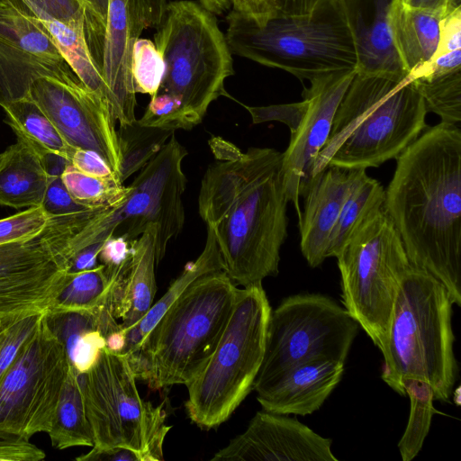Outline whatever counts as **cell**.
Returning a JSON list of instances; mask_svg holds the SVG:
<instances>
[{
	"label": "cell",
	"instance_id": "6f0895ef",
	"mask_svg": "<svg viewBox=\"0 0 461 461\" xmlns=\"http://www.w3.org/2000/svg\"><path fill=\"white\" fill-rule=\"evenodd\" d=\"M330 1L334 2V3H339V4L346 3V0H330Z\"/></svg>",
	"mask_w": 461,
	"mask_h": 461
},
{
	"label": "cell",
	"instance_id": "11a10c76",
	"mask_svg": "<svg viewBox=\"0 0 461 461\" xmlns=\"http://www.w3.org/2000/svg\"><path fill=\"white\" fill-rule=\"evenodd\" d=\"M461 8V0H447L445 16Z\"/></svg>",
	"mask_w": 461,
	"mask_h": 461
},
{
	"label": "cell",
	"instance_id": "7bdbcfd3",
	"mask_svg": "<svg viewBox=\"0 0 461 461\" xmlns=\"http://www.w3.org/2000/svg\"><path fill=\"white\" fill-rule=\"evenodd\" d=\"M41 205L50 215L68 214L88 210L73 200L63 184L61 175L50 176Z\"/></svg>",
	"mask_w": 461,
	"mask_h": 461
},
{
	"label": "cell",
	"instance_id": "7dc6e473",
	"mask_svg": "<svg viewBox=\"0 0 461 461\" xmlns=\"http://www.w3.org/2000/svg\"><path fill=\"white\" fill-rule=\"evenodd\" d=\"M44 458V451L29 440L0 439V461H40Z\"/></svg>",
	"mask_w": 461,
	"mask_h": 461
},
{
	"label": "cell",
	"instance_id": "83f0119b",
	"mask_svg": "<svg viewBox=\"0 0 461 461\" xmlns=\"http://www.w3.org/2000/svg\"><path fill=\"white\" fill-rule=\"evenodd\" d=\"M204 248L194 261L188 262L183 272L171 283L167 292L153 303L143 318L125 331V347L121 354L128 355L136 349L165 312L184 290L203 273L223 269L221 257L212 230L206 227Z\"/></svg>",
	"mask_w": 461,
	"mask_h": 461
},
{
	"label": "cell",
	"instance_id": "6da1fadb",
	"mask_svg": "<svg viewBox=\"0 0 461 461\" xmlns=\"http://www.w3.org/2000/svg\"><path fill=\"white\" fill-rule=\"evenodd\" d=\"M216 162L202 179L198 212L214 235L223 270L238 286L278 274L288 217L283 153L272 148L242 152L221 138L210 141Z\"/></svg>",
	"mask_w": 461,
	"mask_h": 461
},
{
	"label": "cell",
	"instance_id": "ffe728a7",
	"mask_svg": "<svg viewBox=\"0 0 461 461\" xmlns=\"http://www.w3.org/2000/svg\"><path fill=\"white\" fill-rule=\"evenodd\" d=\"M365 174L366 169L327 166L311 179L299 221L300 248L310 267H319L327 258L330 235L344 202Z\"/></svg>",
	"mask_w": 461,
	"mask_h": 461
},
{
	"label": "cell",
	"instance_id": "277c9868",
	"mask_svg": "<svg viewBox=\"0 0 461 461\" xmlns=\"http://www.w3.org/2000/svg\"><path fill=\"white\" fill-rule=\"evenodd\" d=\"M427 113L409 76L356 73L337 107L312 176L327 166L366 169L396 159L427 127Z\"/></svg>",
	"mask_w": 461,
	"mask_h": 461
},
{
	"label": "cell",
	"instance_id": "1f68e13d",
	"mask_svg": "<svg viewBox=\"0 0 461 461\" xmlns=\"http://www.w3.org/2000/svg\"><path fill=\"white\" fill-rule=\"evenodd\" d=\"M129 260L112 271L99 264L91 269L68 273L61 291L49 308L84 311L97 309L106 303L115 280Z\"/></svg>",
	"mask_w": 461,
	"mask_h": 461
},
{
	"label": "cell",
	"instance_id": "680465c9",
	"mask_svg": "<svg viewBox=\"0 0 461 461\" xmlns=\"http://www.w3.org/2000/svg\"><path fill=\"white\" fill-rule=\"evenodd\" d=\"M7 0H0V5L5 4Z\"/></svg>",
	"mask_w": 461,
	"mask_h": 461
},
{
	"label": "cell",
	"instance_id": "9f6ffc18",
	"mask_svg": "<svg viewBox=\"0 0 461 461\" xmlns=\"http://www.w3.org/2000/svg\"><path fill=\"white\" fill-rule=\"evenodd\" d=\"M13 321V320H12ZM12 321H5V322H1L0 323V342L2 341L3 339V337H4V334H5V328L6 326L8 325V323Z\"/></svg>",
	"mask_w": 461,
	"mask_h": 461
},
{
	"label": "cell",
	"instance_id": "c3c4849f",
	"mask_svg": "<svg viewBox=\"0 0 461 461\" xmlns=\"http://www.w3.org/2000/svg\"><path fill=\"white\" fill-rule=\"evenodd\" d=\"M131 252V241L122 237L113 236L105 240L98 258L106 270H114L129 260Z\"/></svg>",
	"mask_w": 461,
	"mask_h": 461
},
{
	"label": "cell",
	"instance_id": "d6a6232c",
	"mask_svg": "<svg viewBox=\"0 0 461 461\" xmlns=\"http://www.w3.org/2000/svg\"><path fill=\"white\" fill-rule=\"evenodd\" d=\"M402 384L410 399L411 409L398 448L402 459L411 461L420 453L429 433L432 417L438 411L433 405L434 392L428 382L415 377H404Z\"/></svg>",
	"mask_w": 461,
	"mask_h": 461
},
{
	"label": "cell",
	"instance_id": "f907efd6",
	"mask_svg": "<svg viewBox=\"0 0 461 461\" xmlns=\"http://www.w3.org/2000/svg\"><path fill=\"white\" fill-rule=\"evenodd\" d=\"M105 241L98 242L86 247L73 258L68 273H76L91 269L98 266V255Z\"/></svg>",
	"mask_w": 461,
	"mask_h": 461
},
{
	"label": "cell",
	"instance_id": "836d02e7",
	"mask_svg": "<svg viewBox=\"0 0 461 461\" xmlns=\"http://www.w3.org/2000/svg\"><path fill=\"white\" fill-rule=\"evenodd\" d=\"M175 131L142 125L138 120L117 131L122 165L119 178L123 183L141 169L166 144Z\"/></svg>",
	"mask_w": 461,
	"mask_h": 461
},
{
	"label": "cell",
	"instance_id": "8d00e7d4",
	"mask_svg": "<svg viewBox=\"0 0 461 461\" xmlns=\"http://www.w3.org/2000/svg\"><path fill=\"white\" fill-rule=\"evenodd\" d=\"M461 69V8L442 17L439 40L432 59L416 72L411 80L430 77Z\"/></svg>",
	"mask_w": 461,
	"mask_h": 461
},
{
	"label": "cell",
	"instance_id": "f5cc1de1",
	"mask_svg": "<svg viewBox=\"0 0 461 461\" xmlns=\"http://www.w3.org/2000/svg\"><path fill=\"white\" fill-rule=\"evenodd\" d=\"M402 2L412 8L428 10L445 16L447 0H402Z\"/></svg>",
	"mask_w": 461,
	"mask_h": 461
},
{
	"label": "cell",
	"instance_id": "30bf717a",
	"mask_svg": "<svg viewBox=\"0 0 461 461\" xmlns=\"http://www.w3.org/2000/svg\"><path fill=\"white\" fill-rule=\"evenodd\" d=\"M79 375L92 448L122 447L138 451L145 461L163 460L171 429L164 404L155 406L140 397L127 357L104 348L94 366Z\"/></svg>",
	"mask_w": 461,
	"mask_h": 461
},
{
	"label": "cell",
	"instance_id": "4316f807",
	"mask_svg": "<svg viewBox=\"0 0 461 461\" xmlns=\"http://www.w3.org/2000/svg\"><path fill=\"white\" fill-rule=\"evenodd\" d=\"M26 5L46 28L73 72L88 88L109 104L105 82L86 41L85 20H59L36 6Z\"/></svg>",
	"mask_w": 461,
	"mask_h": 461
},
{
	"label": "cell",
	"instance_id": "816d5d0a",
	"mask_svg": "<svg viewBox=\"0 0 461 461\" xmlns=\"http://www.w3.org/2000/svg\"><path fill=\"white\" fill-rule=\"evenodd\" d=\"M325 1L326 0H278L277 15L310 14L321 6Z\"/></svg>",
	"mask_w": 461,
	"mask_h": 461
},
{
	"label": "cell",
	"instance_id": "94428289",
	"mask_svg": "<svg viewBox=\"0 0 461 461\" xmlns=\"http://www.w3.org/2000/svg\"><path fill=\"white\" fill-rule=\"evenodd\" d=\"M85 1V0H84Z\"/></svg>",
	"mask_w": 461,
	"mask_h": 461
},
{
	"label": "cell",
	"instance_id": "4fadbf2b",
	"mask_svg": "<svg viewBox=\"0 0 461 461\" xmlns=\"http://www.w3.org/2000/svg\"><path fill=\"white\" fill-rule=\"evenodd\" d=\"M358 324L328 296L302 294L285 298L271 310L257 390L303 362L326 359L345 363Z\"/></svg>",
	"mask_w": 461,
	"mask_h": 461
},
{
	"label": "cell",
	"instance_id": "681fc988",
	"mask_svg": "<svg viewBox=\"0 0 461 461\" xmlns=\"http://www.w3.org/2000/svg\"><path fill=\"white\" fill-rule=\"evenodd\" d=\"M76 459L78 461H145L144 456L138 451L122 447L91 448Z\"/></svg>",
	"mask_w": 461,
	"mask_h": 461
},
{
	"label": "cell",
	"instance_id": "9c48e42d",
	"mask_svg": "<svg viewBox=\"0 0 461 461\" xmlns=\"http://www.w3.org/2000/svg\"><path fill=\"white\" fill-rule=\"evenodd\" d=\"M336 258L344 308L383 353L399 285L411 266L384 207L360 225Z\"/></svg>",
	"mask_w": 461,
	"mask_h": 461
},
{
	"label": "cell",
	"instance_id": "484cf974",
	"mask_svg": "<svg viewBox=\"0 0 461 461\" xmlns=\"http://www.w3.org/2000/svg\"><path fill=\"white\" fill-rule=\"evenodd\" d=\"M442 17L428 10L412 8L393 0L390 8L392 35L401 62L411 75L434 56Z\"/></svg>",
	"mask_w": 461,
	"mask_h": 461
},
{
	"label": "cell",
	"instance_id": "5bb4252c",
	"mask_svg": "<svg viewBox=\"0 0 461 461\" xmlns=\"http://www.w3.org/2000/svg\"><path fill=\"white\" fill-rule=\"evenodd\" d=\"M68 368L65 348L47 326L43 312L0 378V439L29 440L48 433Z\"/></svg>",
	"mask_w": 461,
	"mask_h": 461
},
{
	"label": "cell",
	"instance_id": "4dcf8cb0",
	"mask_svg": "<svg viewBox=\"0 0 461 461\" xmlns=\"http://www.w3.org/2000/svg\"><path fill=\"white\" fill-rule=\"evenodd\" d=\"M384 194L383 185L367 174L353 185L330 232L327 258H337L360 225L384 207Z\"/></svg>",
	"mask_w": 461,
	"mask_h": 461
},
{
	"label": "cell",
	"instance_id": "2e32d148",
	"mask_svg": "<svg viewBox=\"0 0 461 461\" xmlns=\"http://www.w3.org/2000/svg\"><path fill=\"white\" fill-rule=\"evenodd\" d=\"M72 69L52 38L22 0L0 5V106L30 97L41 77H62Z\"/></svg>",
	"mask_w": 461,
	"mask_h": 461
},
{
	"label": "cell",
	"instance_id": "db71d44e",
	"mask_svg": "<svg viewBox=\"0 0 461 461\" xmlns=\"http://www.w3.org/2000/svg\"><path fill=\"white\" fill-rule=\"evenodd\" d=\"M205 9L215 15H221L231 9L230 0H197Z\"/></svg>",
	"mask_w": 461,
	"mask_h": 461
},
{
	"label": "cell",
	"instance_id": "f6af8a7d",
	"mask_svg": "<svg viewBox=\"0 0 461 461\" xmlns=\"http://www.w3.org/2000/svg\"><path fill=\"white\" fill-rule=\"evenodd\" d=\"M25 5L38 7L49 15L64 21L84 18V0H22Z\"/></svg>",
	"mask_w": 461,
	"mask_h": 461
},
{
	"label": "cell",
	"instance_id": "e575fe53",
	"mask_svg": "<svg viewBox=\"0 0 461 461\" xmlns=\"http://www.w3.org/2000/svg\"><path fill=\"white\" fill-rule=\"evenodd\" d=\"M61 179L69 194L78 204L88 208H104L123 200L129 185L117 177H102L82 173L68 164Z\"/></svg>",
	"mask_w": 461,
	"mask_h": 461
},
{
	"label": "cell",
	"instance_id": "8992f818",
	"mask_svg": "<svg viewBox=\"0 0 461 461\" xmlns=\"http://www.w3.org/2000/svg\"><path fill=\"white\" fill-rule=\"evenodd\" d=\"M451 297L428 272L411 266L395 298L386 347L383 381L406 396L402 380L428 382L438 401L448 402L456 380Z\"/></svg>",
	"mask_w": 461,
	"mask_h": 461
},
{
	"label": "cell",
	"instance_id": "52a82bcc",
	"mask_svg": "<svg viewBox=\"0 0 461 461\" xmlns=\"http://www.w3.org/2000/svg\"><path fill=\"white\" fill-rule=\"evenodd\" d=\"M226 21L232 54L283 69L301 81L356 70L346 3L326 0L310 14H278L261 24L230 10Z\"/></svg>",
	"mask_w": 461,
	"mask_h": 461
},
{
	"label": "cell",
	"instance_id": "d6986e66",
	"mask_svg": "<svg viewBox=\"0 0 461 461\" xmlns=\"http://www.w3.org/2000/svg\"><path fill=\"white\" fill-rule=\"evenodd\" d=\"M332 440L296 419L260 411L212 461H338Z\"/></svg>",
	"mask_w": 461,
	"mask_h": 461
},
{
	"label": "cell",
	"instance_id": "3957f363",
	"mask_svg": "<svg viewBox=\"0 0 461 461\" xmlns=\"http://www.w3.org/2000/svg\"><path fill=\"white\" fill-rule=\"evenodd\" d=\"M156 28L154 43L165 69L138 121L174 131L190 130L214 100L226 95L225 80L234 74L232 53L216 15L198 2L167 3Z\"/></svg>",
	"mask_w": 461,
	"mask_h": 461
},
{
	"label": "cell",
	"instance_id": "ee69618b",
	"mask_svg": "<svg viewBox=\"0 0 461 461\" xmlns=\"http://www.w3.org/2000/svg\"><path fill=\"white\" fill-rule=\"evenodd\" d=\"M68 163L87 175L119 178L103 158L90 149L74 147L69 155Z\"/></svg>",
	"mask_w": 461,
	"mask_h": 461
},
{
	"label": "cell",
	"instance_id": "60d3db41",
	"mask_svg": "<svg viewBox=\"0 0 461 461\" xmlns=\"http://www.w3.org/2000/svg\"><path fill=\"white\" fill-rule=\"evenodd\" d=\"M308 100L292 104H272L267 106H247L253 123L277 121L286 124L291 133L296 131L308 109Z\"/></svg>",
	"mask_w": 461,
	"mask_h": 461
},
{
	"label": "cell",
	"instance_id": "7402d4cb",
	"mask_svg": "<svg viewBox=\"0 0 461 461\" xmlns=\"http://www.w3.org/2000/svg\"><path fill=\"white\" fill-rule=\"evenodd\" d=\"M158 230L152 226L131 241V258L115 280L106 304L124 330L139 322L149 310L157 292Z\"/></svg>",
	"mask_w": 461,
	"mask_h": 461
},
{
	"label": "cell",
	"instance_id": "e0dca14e",
	"mask_svg": "<svg viewBox=\"0 0 461 461\" xmlns=\"http://www.w3.org/2000/svg\"><path fill=\"white\" fill-rule=\"evenodd\" d=\"M166 5L165 0H108L100 68L119 126L137 120L131 76L134 43L144 30L159 24Z\"/></svg>",
	"mask_w": 461,
	"mask_h": 461
},
{
	"label": "cell",
	"instance_id": "d590c367",
	"mask_svg": "<svg viewBox=\"0 0 461 461\" xmlns=\"http://www.w3.org/2000/svg\"><path fill=\"white\" fill-rule=\"evenodd\" d=\"M412 82L428 113L438 115L441 122L460 123L461 69L431 77L416 78Z\"/></svg>",
	"mask_w": 461,
	"mask_h": 461
},
{
	"label": "cell",
	"instance_id": "7a4b0ae2",
	"mask_svg": "<svg viewBox=\"0 0 461 461\" xmlns=\"http://www.w3.org/2000/svg\"><path fill=\"white\" fill-rule=\"evenodd\" d=\"M384 210L411 266L441 282L461 306V130L439 122L396 158Z\"/></svg>",
	"mask_w": 461,
	"mask_h": 461
},
{
	"label": "cell",
	"instance_id": "ba28073f",
	"mask_svg": "<svg viewBox=\"0 0 461 461\" xmlns=\"http://www.w3.org/2000/svg\"><path fill=\"white\" fill-rule=\"evenodd\" d=\"M271 310L262 284L239 288L214 352L186 385V413L201 429H214L226 421L253 389L264 357Z\"/></svg>",
	"mask_w": 461,
	"mask_h": 461
},
{
	"label": "cell",
	"instance_id": "74e56055",
	"mask_svg": "<svg viewBox=\"0 0 461 461\" xmlns=\"http://www.w3.org/2000/svg\"><path fill=\"white\" fill-rule=\"evenodd\" d=\"M164 62L154 41L139 38L133 47L131 76L134 90L150 97L158 91L164 74Z\"/></svg>",
	"mask_w": 461,
	"mask_h": 461
},
{
	"label": "cell",
	"instance_id": "ab89813d",
	"mask_svg": "<svg viewBox=\"0 0 461 461\" xmlns=\"http://www.w3.org/2000/svg\"><path fill=\"white\" fill-rule=\"evenodd\" d=\"M42 205L0 220V245L25 240L37 235L48 224L50 217Z\"/></svg>",
	"mask_w": 461,
	"mask_h": 461
},
{
	"label": "cell",
	"instance_id": "b9f144b4",
	"mask_svg": "<svg viewBox=\"0 0 461 461\" xmlns=\"http://www.w3.org/2000/svg\"><path fill=\"white\" fill-rule=\"evenodd\" d=\"M108 0H85V33L91 54L101 65Z\"/></svg>",
	"mask_w": 461,
	"mask_h": 461
},
{
	"label": "cell",
	"instance_id": "5b68a950",
	"mask_svg": "<svg viewBox=\"0 0 461 461\" xmlns=\"http://www.w3.org/2000/svg\"><path fill=\"white\" fill-rule=\"evenodd\" d=\"M238 291L222 268L196 277L125 355L136 379L155 390L189 384L214 352Z\"/></svg>",
	"mask_w": 461,
	"mask_h": 461
},
{
	"label": "cell",
	"instance_id": "44dd1931",
	"mask_svg": "<svg viewBox=\"0 0 461 461\" xmlns=\"http://www.w3.org/2000/svg\"><path fill=\"white\" fill-rule=\"evenodd\" d=\"M344 363L315 359L296 365L255 390L262 409L276 414L309 415L340 382Z\"/></svg>",
	"mask_w": 461,
	"mask_h": 461
},
{
	"label": "cell",
	"instance_id": "91938a15",
	"mask_svg": "<svg viewBox=\"0 0 461 461\" xmlns=\"http://www.w3.org/2000/svg\"><path fill=\"white\" fill-rule=\"evenodd\" d=\"M4 322H5V321H4ZM0 323H1V321H0Z\"/></svg>",
	"mask_w": 461,
	"mask_h": 461
},
{
	"label": "cell",
	"instance_id": "d4e9b609",
	"mask_svg": "<svg viewBox=\"0 0 461 461\" xmlns=\"http://www.w3.org/2000/svg\"><path fill=\"white\" fill-rule=\"evenodd\" d=\"M50 178L40 155L17 140L0 154V205L14 209L41 205Z\"/></svg>",
	"mask_w": 461,
	"mask_h": 461
},
{
	"label": "cell",
	"instance_id": "bcb514c9",
	"mask_svg": "<svg viewBox=\"0 0 461 461\" xmlns=\"http://www.w3.org/2000/svg\"><path fill=\"white\" fill-rule=\"evenodd\" d=\"M231 9L258 24L277 15L278 0H230Z\"/></svg>",
	"mask_w": 461,
	"mask_h": 461
},
{
	"label": "cell",
	"instance_id": "8fae6325",
	"mask_svg": "<svg viewBox=\"0 0 461 461\" xmlns=\"http://www.w3.org/2000/svg\"><path fill=\"white\" fill-rule=\"evenodd\" d=\"M87 211L52 215L37 235L0 245V321L45 312L61 291Z\"/></svg>",
	"mask_w": 461,
	"mask_h": 461
},
{
	"label": "cell",
	"instance_id": "9a60e30c",
	"mask_svg": "<svg viewBox=\"0 0 461 461\" xmlns=\"http://www.w3.org/2000/svg\"><path fill=\"white\" fill-rule=\"evenodd\" d=\"M30 97L73 147L99 154L119 177L122 154L108 103L73 72L35 80Z\"/></svg>",
	"mask_w": 461,
	"mask_h": 461
},
{
	"label": "cell",
	"instance_id": "f546056e",
	"mask_svg": "<svg viewBox=\"0 0 461 461\" xmlns=\"http://www.w3.org/2000/svg\"><path fill=\"white\" fill-rule=\"evenodd\" d=\"M53 447H93V432L86 417L80 375L69 365L50 428Z\"/></svg>",
	"mask_w": 461,
	"mask_h": 461
},
{
	"label": "cell",
	"instance_id": "f35d334b",
	"mask_svg": "<svg viewBox=\"0 0 461 461\" xmlns=\"http://www.w3.org/2000/svg\"><path fill=\"white\" fill-rule=\"evenodd\" d=\"M44 312H31L8 323L0 342V378L14 360L18 352L36 330Z\"/></svg>",
	"mask_w": 461,
	"mask_h": 461
},
{
	"label": "cell",
	"instance_id": "603a6c76",
	"mask_svg": "<svg viewBox=\"0 0 461 461\" xmlns=\"http://www.w3.org/2000/svg\"><path fill=\"white\" fill-rule=\"evenodd\" d=\"M393 0H371L367 12L347 5L357 55L356 73L389 78L408 76L394 46L390 8Z\"/></svg>",
	"mask_w": 461,
	"mask_h": 461
},
{
	"label": "cell",
	"instance_id": "cb8c5ba5",
	"mask_svg": "<svg viewBox=\"0 0 461 461\" xmlns=\"http://www.w3.org/2000/svg\"><path fill=\"white\" fill-rule=\"evenodd\" d=\"M47 326L63 344L69 365L85 374L105 348L113 315L103 304L94 311L49 308L44 312Z\"/></svg>",
	"mask_w": 461,
	"mask_h": 461
},
{
	"label": "cell",
	"instance_id": "7c38bea8",
	"mask_svg": "<svg viewBox=\"0 0 461 461\" xmlns=\"http://www.w3.org/2000/svg\"><path fill=\"white\" fill-rule=\"evenodd\" d=\"M186 155L185 148L173 133L141 168L123 200L95 210L90 221L94 242H104L113 236L132 241L154 226L158 230V264L168 243L180 234L185 224L182 196L186 177L182 163Z\"/></svg>",
	"mask_w": 461,
	"mask_h": 461
},
{
	"label": "cell",
	"instance_id": "ac0fdd59",
	"mask_svg": "<svg viewBox=\"0 0 461 461\" xmlns=\"http://www.w3.org/2000/svg\"><path fill=\"white\" fill-rule=\"evenodd\" d=\"M355 75V69L328 74L311 80L310 87L303 92L308 109L296 131L291 133L282 158L285 195L295 208L298 221L302 217L299 199L312 178L315 159L330 136L337 107Z\"/></svg>",
	"mask_w": 461,
	"mask_h": 461
},
{
	"label": "cell",
	"instance_id": "f1b7e54d",
	"mask_svg": "<svg viewBox=\"0 0 461 461\" xmlns=\"http://www.w3.org/2000/svg\"><path fill=\"white\" fill-rule=\"evenodd\" d=\"M3 109L5 113L4 122L10 126L17 140L30 146L41 159L48 155H56L68 161L74 147L64 140L31 97L14 101Z\"/></svg>",
	"mask_w": 461,
	"mask_h": 461
}]
</instances>
